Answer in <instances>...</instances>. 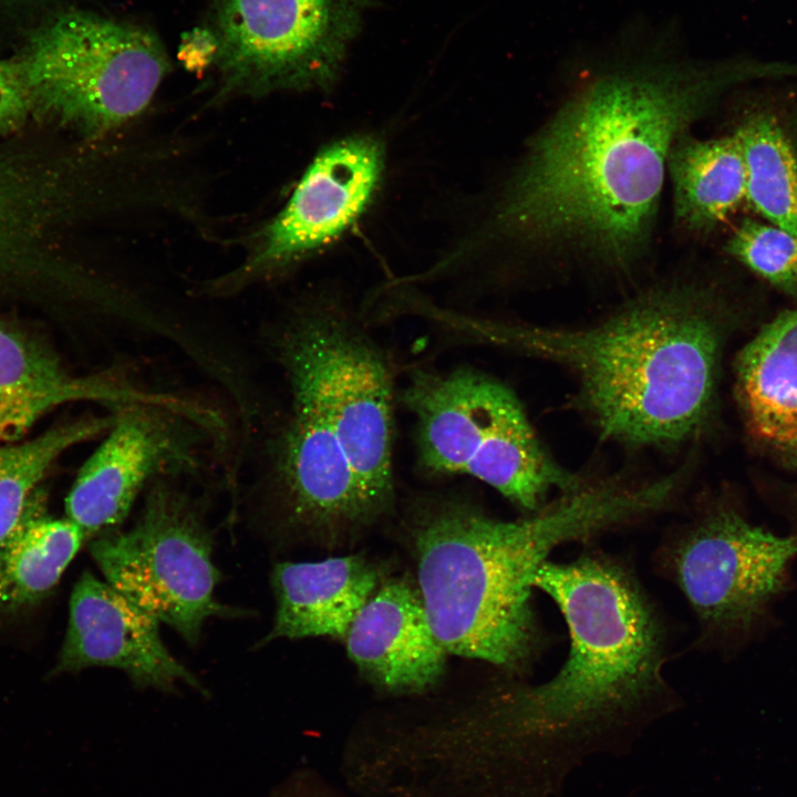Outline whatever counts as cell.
Returning <instances> with one entry per match:
<instances>
[{
	"mask_svg": "<svg viewBox=\"0 0 797 797\" xmlns=\"http://www.w3.org/2000/svg\"><path fill=\"white\" fill-rule=\"evenodd\" d=\"M746 172V204L797 236V155L779 113L753 106L735 127Z\"/></svg>",
	"mask_w": 797,
	"mask_h": 797,
	"instance_id": "44dd1931",
	"label": "cell"
},
{
	"mask_svg": "<svg viewBox=\"0 0 797 797\" xmlns=\"http://www.w3.org/2000/svg\"><path fill=\"white\" fill-rule=\"evenodd\" d=\"M401 401L426 474L477 478L528 513L587 483L549 456L515 393L484 372L415 370Z\"/></svg>",
	"mask_w": 797,
	"mask_h": 797,
	"instance_id": "5b68a950",
	"label": "cell"
},
{
	"mask_svg": "<svg viewBox=\"0 0 797 797\" xmlns=\"http://www.w3.org/2000/svg\"><path fill=\"white\" fill-rule=\"evenodd\" d=\"M344 640L361 673L390 692H423L444 671L447 652L432 632L417 588L406 580L377 588Z\"/></svg>",
	"mask_w": 797,
	"mask_h": 797,
	"instance_id": "2e32d148",
	"label": "cell"
},
{
	"mask_svg": "<svg viewBox=\"0 0 797 797\" xmlns=\"http://www.w3.org/2000/svg\"><path fill=\"white\" fill-rule=\"evenodd\" d=\"M18 59L32 116L86 137L143 112L168 70L164 48L148 30L82 11L51 20Z\"/></svg>",
	"mask_w": 797,
	"mask_h": 797,
	"instance_id": "52a82bcc",
	"label": "cell"
},
{
	"mask_svg": "<svg viewBox=\"0 0 797 797\" xmlns=\"http://www.w3.org/2000/svg\"><path fill=\"white\" fill-rule=\"evenodd\" d=\"M82 401L110 407L149 403L179 412L190 406L188 398L141 387L117 368L74 375L51 348L0 320V445L21 438L53 408Z\"/></svg>",
	"mask_w": 797,
	"mask_h": 797,
	"instance_id": "9a60e30c",
	"label": "cell"
},
{
	"mask_svg": "<svg viewBox=\"0 0 797 797\" xmlns=\"http://www.w3.org/2000/svg\"><path fill=\"white\" fill-rule=\"evenodd\" d=\"M286 380L289 407L270 442L268 464L284 522L325 534L371 522L376 517L327 414L303 383Z\"/></svg>",
	"mask_w": 797,
	"mask_h": 797,
	"instance_id": "4fadbf2b",
	"label": "cell"
},
{
	"mask_svg": "<svg viewBox=\"0 0 797 797\" xmlns=\"http://www.w3.org/2000/svg\"><path fill=\"white\" fill-rule=\"evenodd\" d=\"M796 556L797 535L778 536L732 509L714 508L670 530L654 560L704 632L728 633L760 615Z\"/></svg>",
	"mask_w": 797,
	"mask_h": 797,
	"instance_id": "30bf717a",
	"label": "cell"
},
{
	"mask_svg": "<svg viewBox=\"0 0 797 797\" xmlns=\"http://www.w3.org/2000/svg\"><path fill=\"white\" fill-rule=\"evenodd\" d=\"M271 583L275 624L263 640L332 636L344 639L358 612L377 589L376 568L359 556L314 562H280Z\"/></svg>",
	"mask_w": 797,
	"mask_h": 797,
	"instance_id": "ac0fdd59",
	"label": "cell"
},
{
	"mask_svg": "<svg viewBox=\"0 0 797 797\" xmlns=\"http://www.w3.org/2000/svg\"><path fill=\"white\" fill-rule=\"evenodd\" d=\"M182 44L180 52L186 62L195 61L206 65L210 61H215L218 42L214 32L196 29L186 35Z\"/></svg>",
	"mask_w": 797,
	"mask_h": 797,
	"instance_id": "484cf974",
	"label": "cell"
},
{
	"mask_svg": "<svg viewBox=\"0 0 797 797\" xmlns=\"http://www.w3.org/2000/svg\"><path fill=\"white\" fill-rule=\"evenodd\" d=\"M111 415L65 499L66 518L87 538L116 528L145 487L201 469L207 443L216 438L196 420L157 404H120Z\"/></svg>",
	"mask_w": 797,
	"mask_h": 797,
	"instance_id": "8fae6325",
	"label": "cell"
},
{
	"mask_svg": "<svg viewBox=\"0 0 797 797\" xmlns=\"http://www.w3.org/2000/svg\"><path fill=\"white\" fill-rule=\"evenodd\" d=\"M32 115V104L19 59L0 61V134L21 131Z\"/></svg>",
	"mask_w": 797,
	"mask_h": 797,
	"instance_id": "cb8c5ba5",
	"label": "cell"
},
{
	"mask_svg": "<svg viewBox=\"0 0 797 797\" xmlns=\"http://www.w3.org/2000/svg\"><path fill=\"white\" fill-rule=\"evenodd\" d=\"M725 251L776 289L797 292V236L767 221L744 218Z\"/></svg>",
	"mask_w": 797,
	"mask_h": 797,
	"instance_id": "603a6c76",
	"label": "cell"
},
{
	"mask_svg": "<svg viewBox=\"0 0 797 797\" xmlns=\"http://www.w3.org/2000/svg\"><path fill=\"white\" fill-rule=\"evenodd\" d=\"M737 307L717 286L650 290L586 328H546L458 314L459 337L558 363L600 433L633 445L700 434L716 403Z\"/></svg>",
	"mask_w": 797,
	"mask_h": 797,
	"instance_id": "3957f363",
	"label": "cell"
},
{
	"mask_svg": "<svg viewBox=\"0 0 797 797\" xmlns=\"http://www.w3.org/2000/svg\"><path fill=\"white\" fill-rule=\"evenodd\" d=\"M667 501L660 480L584 483L517 520L459 501L425 507L414 540L417 590L447 653L521 672L544 636L530 598L536 573L558 547L639 522Z\"/></svg>",
	"mask_w": 797,
	"mask_h": 797,
	"instance_id": "277c9868",
	"label": "cell"
},
{
	"mask_svg": "<svg viewBox=\"0 0 797 797\" xmlns=\"http://www.w3.org/2000/svg\"><path fill=\"white\" fill-rule=\"evenodd\" d=\"M779 115L797 155V102H791Z\"/></svg>",
	"mask_w": 797,
	"mask_h": 797,
	"instance_id": "4316f807",
	"label": "cell"
},
{
	"mask_svg": "<svg viewBox=\"0 0 797 797\" xmlns=\"http://www.w3.org/2000/svg\"><path fill=\"white\" fill-rule=\"evenodd\" d=\"M772 62L638 61L586 81L532 139L496 214L504 235L627 266L654 227L674 142Z\"/></svg>",
	"mask_w": 797,
	"mask_h": 797,
	"instance_id": "7a4b0ae2",
	"label": "cell"
},
{
	"mask_svg": "<svg viewBox=\"0 0 797 797\" xmlns=\"http://www.w3.org/2000/svg\"><path fill=\"white\" fill-rule=\"evenodd\" d=\"M675 220L686 230L707 234L746 203V172L734 133L715 138L682 134L666 163Z\"/></svg>",
	"mask_w": 797,
	"mask_h": 797,
	"instance_id": "d6986e66",
	"label": "cell"
},
{
	"mask_svg": "<svg viewBox=\"0 0 797 797\" xmlns=\"http://www.w3.org/2000/svg\"><path fill=\"white\" fill-rule=\"evenodd\" d=\"M366 0H211L215 62L227 93L329 89Z\"/></svg>",
	"mask_w": 797,
	"mask_h": 797,
	"instance_id": "9c48e42d",
	"label": "cell"
},
{
	"mask_svg": "<svg viewBox=\"0 0 797 797\" xmlns=\"http://www.w3.org/2000/svg\"><path fill=\"white\" fill-rule=\"evenodd\" d=\"M271 797H346L341 790L311 769L293 772L272 791Z\"/></svg>",
	"mask_w": 797,
	"mask_h": 797,
	"instance_id": "d4e9b609",
	"label": "cell"
},
{
	"mask_svg": "<svg viewBox=\"0 0 797 797\" xmlns=\"http://www.w3.org/2000/svg\"><path fill=\"white\" fill-rule=\"evenodd\" d=\"M273 346L284 376L303 383L327 414L377 518L394 498V382L382 349L330 299L289 314Z\"/></svg>",
	"mask_w": 797,
	"mask_h": 797,
	"instance_id": "8992f818",
	"label": "cell"
},
{
	"mask_svg": "<svg viewBox=\"0 0 797 797\" xmlns=\"http://www.w3.org/2000/svg\"><path fill=\"white\" fill-rule=\"evenodd\" d=\"M86 538L69 518L51 517L45 494L37 488L0 541V604L14 610L42 599L56 586Z\"/></svg>",
	"mask_w": 797,
	"mask_h": 797,
	"instance_id": "ffe728a7",
	"label": "cell"
},
{
	"mask_svg": "<svg viewBox=\"0 0 797 797\" xmlns=\"http://www.w3.org/2000/svg\"><path fill=\"white\" fill-rule=\"evenodd\" d=\"M158 620L90 571L76 581L53 673L91 666L124 671L139 687L175 690L178 682L205 692L197 677L164 645Z\"/></svg>",
	"mask_w": 797,
	"mask_h": 797,
	"instance_id": "5bb4252c",
	"label": "cell"
},
{
	"mask_svg": "<svg viewBox=\"0 0 797 797\" xmlns=\"http://www.w3.org/2000/svg\"><path fill=\"white\" fill-rule=\"evenodd\" d=\"M382 142L368 134L324 146L283 208L257 237L247 261L214 292L272 277L334 242L366 213L384 172Z\"/></svg>",
	"mask_w": 797,
	"mask_h": 797,
	"instance_id": "7c38bea8",
	"label": "cell"
},
{
	"mask_svg": "<svg viewBox=\"0 0 797 797\" xmlns=\"http://www.w3.org/2000/svg\"><path fill=\"white\" fill-rule=\"evenodd\" d=\"M735 382L752 441L797 469V307L778 313L744 345Z\"/></svg>",
	"mask_w": 797,
	"mask_h": 797,
	"instance_id": "e0dca14e",
	"label": "cell"
},
{
	"mask_svg": "<svg viewBox=\"0 0 797 797\" xmlns=\"http://www.w3.org/2000/svg\"><path fill=\"white\" fill-rule=\"evenodd\" d=\"M199 508L167 479L152 484L142 513L126 531L91 542L107 583L195 644L206 619L231 614L214 597L219 571Z\"/></svg>",
	"mask_w": 797,
	"mask_h": 797,
	"instance_id": "ba28073f",
	"label": "cell"
},
{
	"mask_svg": "<svg viewBox=\"0 0 797 797\" xmlns=\"http://www.w3.org/2000/svg\"><path fill=\"white\" fill-rule=\"evenodd\" d=\"M111 422V415L83 416L25 443L0 445V541L17 524L53 463L72 446L105 434Z\"/></svg>",
	"mask_w": 797,
	"mask_h": 797,
	"instance_id": "7402d4cb",
	"label": "cell"
},
{
	"mask_svg": "<svg viewBox=\"0 0 797 797\" xmlns=\"http://www.w3.org/2000/svg\"><path fill=\"white\" fill-rule=\"evenodd\" d=\"M534 587L565 619V662L545 682L445 712L437 727L443 768L478 797H551L580 762L630 744L677 704L664 622L625 561L601 550L547 560Z\"/></svg>",
	"mask_w": 797,
	"mask_h": 797,
	"instance_id": "6da1fadb",
	"label": "cell"
}]
</instances>
